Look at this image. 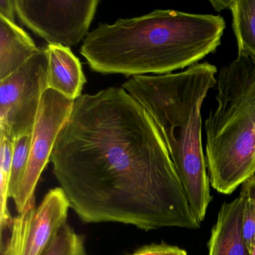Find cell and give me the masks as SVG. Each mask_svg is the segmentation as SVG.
<instances>
[{"instance_id": "obj_1", "label": "cell", "mask_w": 255, "mask_h": 255, "mask_svg": "<svg viewBox=\"0 0 255 255\" xmlns=\"http://www.w3.org/2000/svg\"><path fill=\"white\" fill-rule=\"evenodd\" d=\"M50 162L71 208L86 223L145 231L200 228L157 127L123 88L74 101Z\"/></svg>"}, {"instance_id": "obj_2", "label": "cell", "mask_w": 255, "mask_h": 255, "mask_svg": "<svg viewBox=\"0 0 255 255\" xmlns=\"http://www.w3.org/2000/svg\"><path fill=\"white\" fill-rule=\"evenodd\" d=\"M225 29L221 16L155 10L99 25L85 38L80 53L101 74L165 75L216 51Z\"/></svg>"}, {"instance_id": "obj_3", "label": "cell", "mask_w": 255, "mask_h": 255, "mask_svg": "<svg viewBox=\"0 0 255 255\" xmlns=\"http://www.w3.org/2000/svg\"><path fill=\"white\" fill-rule=\"evenodd\" d=\"M216 73L214 65L203 62L175 74L135 76L122 85L157 127L200 224L213 199L203 151L201 112L207 93L217 83Z\"/></svg>"}, {"instance_id": "obj_4", "label": "cell", "mask_w": 255, "mask_h": 255, "mask_svg": "<svg viewBox=\"0 0 255 255\" xmlns=\"http://www.w3.org/2000/svg\"><path fill=\"white\" fill-rule=\"evenodd\" d=\"M216 84L206 160L213 189L229 195L255 174V61L238 56L220 70Z\"/></svg>"}, {"instance_id": "obj_5", "label": "cell", "mask_w": 255, "mask_h": 255, "mask_svg": "<svg viewBox=\"0 0 255 255\" xmlns=\"http://www.w3.org/2000/svg\"><path fill=\"white\" fill-rule=\"evenodd\" d=\"M48 58L45 49L14 74L0 80V131L13 140L32 133L47 86Z\"/></svg>"}, {"instance_id": "obj_6", "label": "cell", "mask_w": 255, "mask_h": 255, "mask_svg": "<svg viewBox=\"0 0 255 255\" xmlns=\"http://www.w3.org/2000/svg\"><path fill=\"white\" fill-rule=\"evenodd\" d=\"M99 2L14 0L16 14L28 29L49 44L68 47L77 45L87 36Z\"/></svg>"}, {"instance_id": "obj_7", "label": "cell", "mask_w": 255, "mask_h": 255, "mask_svg": "<svg viewBox=\"0 0 255 255\" xmlns=\"http://www.w3.org/2000/svg\"><path fill=\"white\" fill-rule=\"evenodd\" d=\"M74 101L52 89L44 92L32 132L27 164L13 199L17 213L35 197L38 180L50 161L56 138L71 116Z\"/></svg>"}, {"instance_id": "obj_8", "label": "cell", "mask_w": 255, "mask_h": 255, "mask_svg": "<svg viewBox=\"0 0 255 255\" xmlns=\"http://www.w3.org/2000/svg\"><path fill=\"white\" fill-rule=\"evenodd\" d=\"M70 203L63 189H50L39 206L35 197L13 219L11 236L2 255H43L66 223Z\"/></svg>"}, {"instance_id": "obj_9", "label": "cell", "mask_w": 255, "mask_h": 255, "mask_svg": "<svg viewBox=\"0 0 255 255\" xmlns=\"http://www.w3.org/2000/svg\"><path fill=\"white\" fill-rule=\"evenodd\" d=\"M244 198L241 195L224 203L212 228L208 255H252L242 231Z\"/></svg>"}, {"instance_id": "obj_10", "label": "cell", "mask_w": 255, "mask_h": 255, "mask_svg": "<svg viewBox=\"0 0 255 255\" xmlns=\"http://www.w3.org/2000/svg\"><path fill=\"white\" fill-rule=\"evenodd\" d=\"M47 86L69 99L81 96L86 80L78 58L71 49L61 44H48Z\"/></svg>"}, {"instance_id": "obj_11", "label": "cell", "mask_w": 255, "mask_h": 255, "mask_svg": "<svg viewBox=\"0 0 255 255\" xmlns=\"http://www.w3.org/2000/svg\"><path fill=\"white\" fill-rule=\"evenodd\" d=\"M39 50L23 29L0 17V80L20 69Z\"/></svg>"}, {"instance_id": "obj_12", "label": "cell", "mask_w": 255, "mask_h": 255, "mask_svg": "<svg viewBox=\"0 0 255 255\" xmlns=\"http://www.w3.org/2000/svg\"><path fill=\"white\" fill-rule=\"evenodd\" d=\"M231 10L238 56L255 61V0H234Z\"/></svg>"}, {"instance_id": "obj_13", "label": "cell", "mask_w": 255, "mask_h": 255, "mask_svg": "<svg viewBox=\"0 0 255 255\" xmlns=\"http://www.w3.org/2000/svg\"><path fill=\"white\" fill-rule=\"evenodd\" d=\"M13 150V138L6 132L0 131V227L2 234L4 230H11L14 219L8 207Z\"/></svg>"}, {"instance_id": "obj_14", "label": "cell", "mask_w": 255, "mask_h": 255, "mask_svg": "<svg viewBox=\"0 0 255 255\" xmlns=\"http://www.w3.org/2000/svg\"><path fill=\"white\" fill-rule=\"evenodd\" d=\"M43 255H87L84 238L65 223Z\"/></svg>"}, {"instance_id": "obj_15", "label": "cell", "mask_w": 255, "mask_h": 255, "mask_svg": "<svg viewBox=\"0 0 255 255\" xmlns=\"http://www.w3.org/2000/svg\"><path fill=\"white\" fill-rule=\"evenodd\" d=\"M32 133L20 135L14 139L12 165L9 186V198L14 199L17 195L23 177L30 149Z\"/></svg>"}, {"instance_id": "obj_16", "label": "cell", "mask_w": 255, "mask_h": 255, "mask_svg": "<svg viewBox=\"0 0 255 255\" xmlns=\"http://www.w3.org/2000/svg\"><path fill=\"white\" fill-rule=\"evenodd\" d=\"M240 195L244 198L242 231L245 243L251 254L255 246V205L246 190L242 188Z\"/></svg>"}, {"instance_id": "obj_17", "label": "cell", "mask_w": 255, "mask_h": 255, "mask_svg": "<svg viewBox=\"0 0 255 255\" xmlns=\"http://www.w3.org/2000/svg\"><path fill=\"white\" fill-rule=\"evenodd\" d=\"M130 255H188V254L184 249L177 246L162 243L143 246Z\"/></svg>"}, {"instance_id": "obj_18", "label": "cell", "mask_w": 255, "mask_h": 255, "mask_svg": "<svg viewBox=\"0 0 255 255\" xmlns=\"http://www.w3.org/2000/svg\"><path fill=\"white\" fill-rule=\"evenodd\" d=\"M15 14L14 0H0V17L14 23Z\"/></svg>"}, {"instance_id": "obj_19", "label": "cell", "mask_w": 255, "mask_h": 255, "mask_svg": "<svg viewBox=\"0 0 255 255\" xmlns=\"http://www.w3.org/2000/svg\"><path fill=\"white\" fill-rule=\"evenodd\" d=\"M242 188H243L247 192L255 205V174L249 179L247 181L245 182ZM252 255H255V246Z\"/></svg>"}, {"instance_id": "obj_20", "label": "cell", "mask_w": 255, "mask_h": 255, "mask_svg": "<svg viewBox=\"0 0 255 255\" xmlns=\"http://www.w3.org/2000/svg\"><path fill=\"white\" fill-rule=\"evenodd\" d=\"M213 8L216 11L220 12L222 10L231 9L234 4V0H225V1H210Z\"/></svg>"}]
</instances>
